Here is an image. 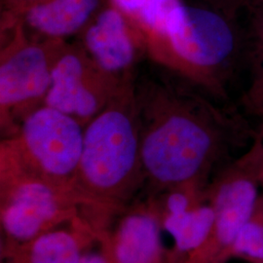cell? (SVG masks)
<instances>
[{
    "mask_svg": "<svg viewBox=\"0 0 263 263\" xmlns=\"http://www.w3.org/2000/svg\"><path fill=\"white\" fill-rule=\"evenodd\" d=\"M142 169L157 183L197 185L240 126L207 99L181 86L137 88Z\"/></svg>",
    "mask_w": 263,
    "mask_h": 263,
    "instance_id": "obj_1",
    "label": "cell"
},
{
    "mask_svg": "<svg viewBox=\"0 0 263 263\" xmlns=\"http://www.w3.org/2000/svg\"><path fill=\"white\" fill-rule=\"evenodd\" d=\"M263 114V110H262V112H261V114H260V116H261V115H262Z\"/></svg>",
    "mask_w": 263,
    "mask_h": 263,
    "instance_id": "obj_24",
    "label": "cell"
},
{
    "mask_svg": "<svg viewBox=\"0 0 263 263\" xmlns=\"http://www.w3.org/2000/svg\"><path fill=\"white\" fill-rule=\"evenodd\" d=\"M126 77L106 72L80 44H66L54 67L44 104L86 126L109 104Z\"/></svg>",
    "mask_w": 263,
    "mask_h": 263,
    "instance_id": "obj_6",
    "label": "cell"
},
{
    "mask_svg": "<svg viewBox=\"0 0 263 263\" xmlns=\"http://www.w3.org/2000/svg\"><path fill=\"white\" fill-rule=\"evenodd\" d=\"M66 40L28 37L22 21L0 54L1 127L15 134L28 114L44 105Z\"/></svg>",
    "mask_w": 263,
    "mask_h": 263,
    "instance_id": "obj_4",
    "label": "cell"
},
{
    "mask_svg": "<svg viewBox=\"0 0 263 263\" xmlns=\"http://www.w3.org/2000/svg\"><path fill=\"white\" fill-rule=\"evenodd\" d=\"M20 1H22V2H23L22 8L20 10V13H22V11L25 9L27 6H28V5H29V4H31V3H33V2H35V1H37V0H20Z\"/></svg>",
    "mask_w": 263,
    "mask_h": 263,
    "instance_id": "obj_20",
    "label": "cell"
},
{
    "mask_svg": "<svg viewBox=\"0 0 263 263\" xmlns=\"http://www.w3.org/2000/svg\"><path fill=\"white\" fill-rule=\"evenodd\" d=\"M259 181L237 161L216 182L212 206L215 224L206 244L196 254L204 259L223 260L226 253L249 221L259 198Z\"/></svg>",
    "mask_w": 263,
    "mask_h": 263,
    "instance_id": "obj_7",
    "label": "cell"
},
{
    "mask_svg": "<svg viewBox=\"0 0 263 263\" xmlns=\"http://www.w3.org/2000/svg\"><path fill=\"white\" fill-rule=\"evenodd\" d=\"M130 20L148 47L164 36L170 18L180 0H110Z\"/></svg>",
    "mask_w": 263,
    "mask_h": 263,
    "instance_id": "obj_12",
    "label": "cell"
},
{
    "mask_svg": "<svg viewBox=\"0 0 263 263\" xmlns=\"http://www.w3.org/2000/svg\"><path fill=\"white\" fill-rule=\"evenodd\" d=\"M261 117L263 118V114L261 115ZM257 135H261V136H263V122L262 125H261V127H260V130H259V132H258V134Z\"/></svg>",
    "mask_w": 263,
    "mask_h": 263,
    "instance_id": "obj_21",
    "label": "cell"
},
{
    "mask_svg": "<svg viewBox=\"0 0 263 263\" xmlns=\"http://www.w3.org/2000/svg\"><path fill=\"white\" fill-rule=\"evenodd\" d=\"M239 257L251 263H263V196H259L254 213L223 259Z\"/></svg>",
    "mask_w": 263,
    "mask_h": 263,
    "instance_id": "obj_16",
    "label": "cell"
},
{
    "mask_svg": "<svg viewBox=\"0 0 263 263\" xmlns=\"http://www.w3.org/2000/svg\"><path fill=\"white\" fill-rule=\"evenodd\" d=\"M84 129L73 117L44 104L28 114L5 145L34 179L54 186L68 184L76 179Z\"/></svg>",
    "mask_w": 263,
    "mask_h": 263,
    "instance_id": "obj_5",
    "label": "cell"
},
{
    "mask_svg": "<svg viewBox=\"0 0 263 263\" xmlns=\"http://www.w3.org/2000/svg\"><path fill=\"white\" fill-rule=\"evenodd\" d=\"M76 240L64 231L49 232L38 237L30 253L31 263H80Z\"/></svg>",
    "mask_w": 263,
    "mask_h": 263,
    "instance_id": "obj_15",
    "label": "cell"
},
{
    "mask_svg": "<svg viewBox=\"0 0 263 263\" xmlns=\"http://www.w3.org/2000/svg\"><path fill=\"white\" fill-rule=\"evenodd\" d=\"M259 3H263V0H259Z\"/></svg>",
    "mask_w": 263,
    "mask_h": 263,
    "instance_id": "obj_22",
    "label": "cell"
},
{
    "mask_svg": "<svg viewBox=\"0 0 263 263\" xmlns=\"http://www.w3.org/2000/svg\"><path fill=\"white\" fill-rule=\"evenodd\" d=\"M149 49L191 82L223 97L240 62L247 59V35L236 18L180 2L164 36Z\"/></svg>",
    "mask_w": 263,
    "mask_h": 263,
    "instance_id": "obj_2",
    "label": "cell"
},
{
    "mask_svg": "<svg viewBox=\"0 0 263 263\" xmlns=\"http://www.w3.org/2000/svg\"><path fill=\"white\" fill-rule=\"evenodd\" d=\"M80 263H108L102 255L97 254H85L81 256Z\"/></svg>",
    "mask_w": 263,
    "mask_h": 263,
    "instance_id": "obj_19",
    "label": "cell"
},
{
    "mask_svg": "<svg viewBox=\"0 0 263 263\" xmlns=\"http://www.w3.org/2000/svg\"><path fill=\"white\" fill-rule=\"evenodd\" d=\"M80 45L98 66L123 78L132 72L144 40L122 12L112 5L101 9L79 33Z\"/></svg>",
    "mask_w": 263,
    "mask_h": 263,
    "instance_id": "obj_8",
    "label": "cell"
},
{
    "mask_svg": "<svg viewBox=\"0 0 263 263\" xmlns=\"http://www.w3.org/2000/svg\"><path fill=\"white\" fill-rule=\"evenodd\" d=\"M59 209L54 185L31 178L20 179L3 214V226L12 238L28 241L56 216Z\"/></svg>",
    "mask_w": 263,
    "mask_h": 263,
    "instance_id": "obj_9",
    "label": "cell"
},
{
    "mask_svg": "<svg viewBox=\"0 0 263 263\" xmlns=\"http://www.w3.org/2000/svg\"><path fill=\"white\" fill-rule=\"evenodd\" d=\"M260 185H261V186H262V187H263V181H262V182H261V183H260Z\"/></svg>",
    "mask_w": 263,
    "mask_h": 263,
    "instance_id": "obj_23",
    "label": "cell"
},
{
    "mask_svg": "<svg viewBox=\"0 0 263 263\" xmlns=\"http://www.w3.org/2000/svg\"><path fill=\"white\" fill-rule=\"evenodd\" d=\"M250 14L247 29V62L251 81L243 97L244 105L250 111L260 115L263 110V3L248 9Z\"/></svg>",
    "mask_w": 263,
    "mask_h": 263,
    "instance_id": "obj_14",
    "label": "cell"
},
{
    "mask_svg": "<svg viewBox=\"0 0 263 263\" xmlns=\"http://www.w3.org/2000/svg\"><path fill=\"white\" fill-rule=\"evenodd\" d=\"M237 162L261 183L263 181V136L257 135L253 146Z\"/></svg>",
    "mask_w": 263,
    "mask_h": 263,
    "instance_id": "obj_17",
    "label": "cell"
},
{
    "mask_svg": "<svg viewBox=\"0 0 263 263\" xmlns=\"http://www.w3.org/2000/svg\"><path fill=\"white\" fill-rule=\"evenodd\" d=\"M200 5L221 12L231 18L238 19L239 14L259 3V0H200Z\"/></svg>",
    "mask_w": 263,
    "mask_h": 263,
    "instance_id": "obj_18",
    "label": "cell"
},
{
    "mask_svg": "<svg viewBox=\"0 0 263 263\" xmlns=\"http://www.w3.org/2000/svg\"><path fill=\"white\" fill-rule=\"evenodd\" d=\"M101 10V0H37L22 11L25 28L41 39L79 34Z\"/></svg>",
    "mask_w": 263,
    "mask_h": 263,
    "instance_id": "obj_10",
    "label": "cell"
},
{
    "mask_svg": "<svg viewBox=\"0 0 263 263\" xmlns=\"http://www.w3.org/2000/svg\"><path fill=\"white\" fill-rule=\"evenodd\" d=\"M216 213L212 205L191 208L179 214H168L164 226L181 253H196L209 239L215 224Z\"/></svg>",
    "mask_w": 263,
    "mask_h": 263,
    "instance_id": "obj_13",
    "label": "cell"
},
{
    "mask_svg": "<svg viewBox=\"0 0 263 263\" xmlns=\"http://www.w3.org/2000/svg\"><path fill=\"white\" fill-rule=\"evenodd\" d=\"M160 250L159 226L154 217L137 214L123 221L115 246L117 263H155Z\"/></svg>",
    "mask_w": 263,
    "mask_h": 263,
    "instance_id": "obj_11",
    "label": "cell"
},
{
    "mask_svg": "<svg viewBox=\"0 0 263 263\" xmlns=\"http://www.w3.org/2000/svg\"><path fill=\"white\" fill-rule=\"evenodd\" d=\"M141 129L136 83L130 73L109 104L85 126L74 180L102 194L127 186L142 167Z\"/></svg>",
    "mask_w": 263,
    "mask_h": 263,
    "instance_id": "obj_3",
    "label": "cell"
}]
</instances>
